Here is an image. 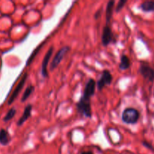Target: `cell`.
Here are the masks:
<instances>
[{
    "mask_svg": "<svg viewBox=\"0 0 154 154\" xmlns=\"http://www.w3.org/2000/svg\"><path fill=\"white\" fill-rule=\"evenodd\" d=\"M95 92H96V82L93 79H90L86 84L84 93L78 103L76 104L78 112L87 118H90L92 117L90 99L95 94Z\"/></svg>",
    "mask_w": 154,
    "mask_h": 154,
    "instance_id": "cell-1",
    "label": "cell"
},
{
    "mask_svg": "<svg viewBox=\"0 0 154 154\" xmlns=\"http://www.w3.org/2000/svg\"><path fill=\"white\" fill-rule=\"evenodd\" d=\"M140 118V113L134 108H126L122 113V121L126 124H135Z\"/></svg>",
    "mask_w": 154,
    "mask_h": 154,
    "instance_id": "cell-2",
    "label": "cell"
},
{
    "mask_svg": "<svg viewBox=\"0 0 154 154\" xmlns=\"http://www.w3.org/2000/svg\"><path fill=\"white\" fill-rule=\"evenodd\" d=\"M71 51V48L69 46H65L63 48H62L61 49L57 51V54L54 56V59L51 61V65H50V70L53 71L57 68V66L60 65V63H61L62 60H63V58L65 57V56L66 55L68 52Z\"/></svg>",
    "mask_w": 154,
    "mask_h": 154,
    "instance_id": "cell-3",
    "label": "cell"
},
{
    "mask_svg": "<svg viewBox=\"0 0 154 154\" xmlns=\"http://www.w3.org/2000/svg\"><path fill=\"white\" fill-rule=\"evenodd\" d=\"M113 81V77L111 72L108 70H104L102 72V75L99 81H97V89L99 91H102L104 89V87L107 85H110Z\"/></svg>",
    "mask_w": 154,
    "mask_h": 154,
    "instance_id": "cell-4",
    "label": "cell"
},
{
    "mask_svg": "<svg viewBox=\"0 0 154 154\" xmlns=\"http://www.w3.org/2000/svg\"><path fill=\"white\" fill-rule=\"evenodd\" d=\"M116 40L114 38V34L112 32L109 25H106L103 28L102 33V44L103 46L106 47L111 43H115Z\"/></svg>",
    "mask_w": 154,
    "mask_h": 154,
    "instance_id": "cell-5",
    "label": "cell"
},
{
    "mask_svg": "<svg viewBox=\"0 0 154 154\" xmlns=\"http://www.w3.org/2000/svg\"><path fill=\"white\" fill-rule=\"evenodd\" d=\"M139 73L143 76L144 79L148 81H154V69L147 63H142L140 66Z\"/></svg>",
    "mask_w": 154,
    "mask_h": 154,
    "instance_id": "cell-6",
    "label": "cell"
},
{
    "mask_svg": "<svg viewBox=\"0 0 154 154\" xmlns=\"http://www.w3.org/2000/svg\"><path fill=\"white\" fill-rule=\"evenodd\" d=\"M53 52H54V48L51 47L48 52L45 54V57L43 59V61L42 63V69H41V73H42V77L44 78H47L48 77V65L49 63L51 57L52 56Z\"/></svg>",
    "mask_w": 154,
    "mask_h": 154,
    "instance_id": "cell-7",
    "label": "cell"
},
{
    "mask_svg": "<svg viewBox=\"0 0 154 154\" xmlns=\"http://www.w3.org/2000/svg\"><path fill=\"white\" fill-rule=\"evenodd\" d=\"M27 78H28V74L25 73L23 75V78H21V80H20V81L19 82V84H17V87L15 88L14 91L13 92V93H12L10 99H8V105H11V104L14 102V101L15 99H16V98L17 97L18 95H19V93H20V91L22 90L23 87L24 85H25V83H26V81Z\"/></svg>",
    "mask_w": 154,
    "mask_h": 154,
    "instance_id": "cell-8",
    "label": "cell"
},
{
    "mask_svg": "<svg viewBox=\"0 0 154 154\" xmlns=\"http://www.w3.org/2000/svg\"><path fill=\"white\" fill-rule=\"evenodd\" d=\"M32 105L29 104V105H27L26 106L22 117L19 119V120H18V122H17L18 126H22V125L23 124V123H25V122L29 118L30 116H31V114H32Z\"/></svg>",
    "mask_w": 154,
    "mask_h": 154,
    "instance_id": "cell-9",
    "label": "cell"
},
{
    "mask_svg": "<svg viewBox=\"0 0 154 154\" xmlns=\"http://www.w3.org/2000/svg\"><path fill=\"white\" fill-rule=\"evenodd\" d=\"M114 4H115V2L111 0L108 2L106 6V12H105V16H106V25H108L110 23V21H111V18L113 16V9H114Z\"/></svg>",
    "mask_w": 154,
    "mask_h": 154,
    "instance_id": "cell-10",
    "label": "cell"
},
{
    "mask_svg": "<svg viewBox=\"0 0 154 154\" xmlns=\"http://www.w3.org/2000/svg\"><path fill=\"white\" fill-rule=\"evenodd\" d=\"M131 66L130 60L129 57L125 54H123L120 57V63L119 64V68L120 70H126V69H129Z\"/></svg>",
    "mask_w": 154,
    "mask_h": 154,
    "instance_id": "cell-11",
    "label": "cell"
},
{
    "mask_svg": "<svg viewBox=\"0 0 154 154\" xmlns=\"http://www.w3.org/2000/svg\"><path fill=\"white\" fill-rule=\"evenodd\" d=\"M11 141V136L7 130L4 129H0V144L2 145H7Z\"/></svg>",
    "mask_w": 154,
    "mask_h": 154,
    "instance_id": "cell-12",
    "label": "cell"
},
{
    "mask_svg": "<svg viewBox=\"0 0 154 154\" xmlns=\"http://www.w3.org/2000/svg\"><path fill=\"white\" fill-rule=\"evenodd\" d=\"M139 8L144 12L154 11V1H146L141 3Z\"/></svg>",
    "mask_w": 154,
    "mask_h": 154,
    "instance_id": "cell-13",
    "label": "cell"
},
{
    "mask_svg": "<svg viewBox=\"0 0 154 154\" xmlns=\"http://www.w3.org/2000/svg\"><path fill=\"white\" fill-rule=\"evenodd\" d=\"M35 91V87L32 85H30L26 89V90L24 91L23 94L22 98H21V102H24L25 101H26L28 99V98L31 96L33 93V92Z\"/></svg>",
    "mask_w": 154,
    "mask_h": 154,
    "instance_id": "cell-14",
    "label": "cell"
},
{
    "mask_svg": "<svg viewBox=\"0 0 154 154\" xmlns=\"http://www.w3.org/2000/svg\"><path fill=\"white\" fill-rule=\"evenodd\" d=\"M16 113H17L16 108H11V109L8 111V112L7 113V114L5 115V117L3 118V120H4L5 122L9 121V120H11L14 117L15 114H16Z\"/></svg>",
    "mask_w": 154,
    "mask_h": 154,
    "instance_id": "cell-15",
    "label": "cell"
},
{
    "mask_svg": "<svg viewBox=\"0 0 154 154\" xmlns=\"http://www.w3.org/2000/svg\"><path fill=\"white\" fill-rule=\"evenodd\" d=\"M42 45H41L40 46L38 47V48H36V50H35V51H33L32 54V55L30 56V57L28 59V60H27V62H26V66H29V64H30V63H31L32 60H33V58H34L36 54H38V51H39V50H40V48H41V47H42Z\"/></svg>",
    "mask_w": 154,
    "mask_h": 154,
    "instance_id": "cell-16",
    "label": "cell"
},
{
    "mask_svg": "<svg viewBox=\"0 0 154 154\" xmlns=\"http://www.w3.org/2000/svg\"><path fill=\"white\" fill-rule=\"evenodd\" d=\"M126 2H127L126 0H121V1L119 2L118 4H117V8H116V12H117V13L120 12V11L123 8V7H124L125 5L126 4Z\"/></svg>",
    "mask_w": 154,
    "mask_h": 154,
    "instance_id": "cell-17",
    "label": "cell"
},
{
    "mask_svg": "<svg viewBox=\"0 0 154 154\" xmlns=\"http://www.w3.org/2000/svg\"><path fill=\"white\" fill-rule=\"evenodd\" d=\"M142 144L144 146V147H147V148H148V149H150V150H154V148H153V146L151 145V144H150V143L149 142H147V141H142Z\"/></svg>",
    "mask_w": 154,
    "mask_h": 154,
    "instance_id": "cell-18",
    "label": "cell"
},
{
    "mask_svg": "<svg viewBox=\"0 0 154 154\" xmlns=\"http://www.w3.org/2000/svg\"><path fill=\"white\" fill-rule=\"evenodd\" d=\"M99 14H100V12H99V11L96 12V14L94 15V17H95V19H98V17H99Z\"/></svg>",
    "mask_w": 154,
    "mask_h": 154,
    "instance_id": "cell-19",
    "label": "cell"
},
{
    "mask_svg": "<svg viewBox=\"0 0 154 154\" xmlns=\"http://www.w3.org/2000/svg\"><path fill=\"white\" fill-rule=\"evenodd\" d=\"M81 154H93V153L92 151H84Z\"/></svg>",
    "mask_w": 154,
    "mask_h": 154,
    "instance_id": "cell-20",
    "label": "cell"
},
{
    "mask_svg": "<svg viewBox=\"0 0 154 154\" xmlns=\"http://www.w3.org/2000/svg\"><path fill=\"white\" fill-rule=\"evenodd\" d=\"M153 96H154V92H153Z\"/></svg>",
    "mask_w": 154,
    "mask_h": 154,
    "instance_id": "cell-21",
    "label": "cell"
}]
</instances>
